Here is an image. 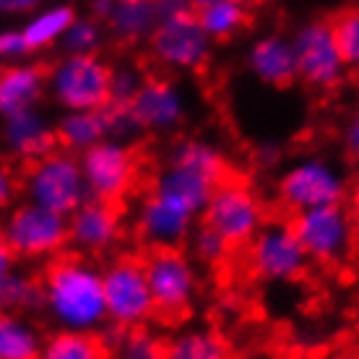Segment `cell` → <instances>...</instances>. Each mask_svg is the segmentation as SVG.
<instances>
[{"label": "cell", "mask_w": 359, "mask_h": 359, "mask_svg": "<svg viewBox=\"0 0 359 359\" xmlns=\"http://www.w3.org/2000/svg\"><path fill=\"white\" fill-rule=\"evenodd\" d=\"M216 185L175 164L156 172L151 188L138 198L133 208V232L151 248H182L188 243Z\"/></svg>", "instance_id": "1"}, {"label": "cell", "mask_w": 359, "mask_h": 359, "mask_svg": "<svg viewBox=\"0 0 359 359\" xmlns=\"http://www.w3.org/2000/svg\"><path fill=\"white\" fill-rule=\"evenodd\" d=\"M42 287V313L57 331L102 333L109 328L102 266L94 258L73 250L60 252L45 263L39 273Z\"/></svg>", "instance_id": "2"}, {"label": "cell", "mask_w": 359, "mask_h": 359, "mask_svg": "<svg viewBox=\"0 0 359 359\" xmlns=\"http://www.w3.org/2000/svg\"><path fill=\"white\" fill-rule=\"evenodd\" d=\"M144 271L159 320H182L196 307L201 273L185 248H151L144 255Z\"/></svg>", "instance_id": "3"}, {"label": "cell", "mask_w": 359, "mask_h": 359, "mask_svg": "<svg viewBox=\"0 0 359 359\" xmlns=\"http://www.w3.org/2000/svg\"><path fill=\"white\" fill-rule=\"evenodd\" d=\"M0 234L18 263H47L68 250V219L27 198L3 211Z\"/></svg>", "instance_id": "4"}, {"label": "cell", "mask_w": 359, "mask_h": 359, "mask_svg": "<svg viewBox=\"0 0 359 359\" xmlns=\"http://www.w3.org/2000/svg\"><path fill=\"white\" fill-rule=\"evenodd\" d=\"M269 222V206L261 193L243 177H224L208 196L201 224L222 234L229 248H245Z\"/></svg>", "instance_id": "5"}, {"label": "cell", "mask_w": 359, "mask_h": 359, "mask_svg": "<svg viewBox=\"0 0 359 359\" xmlns=\"http://www.w3.org/2000/svg\"><path fill=\"white\" fill-rule=\"evenodd\" d=\"M109 73L99 53H65L47 68V97L63 112L109 107Z\"/></svg>", "instance_id": "6"}, {"label": "cell", "mask_w": 359, "mask_h": 359, "mask_svg": "<svg viewBox=\"0 0 359 359\" xmlns=\"http://www.w3.org/2000/svg\"><path fill=\"white\" fill-rule=\"evenodd\" d=\"M21 193L27 201L65 219L89 198L81 162L65 149H55L42 159L27 164L21 175Z\"/></svg>", "instance_id": "7"}, {"label": "cell", "mask_w": 359, "mask_h": 359, "mask_svg": "<svg viewBox=\"0 0 359 359\" xmlns=\"http://www.w3.org/2000/svg\"><path fill=\"white\" fill-rule=\"evenodd\" d=\"M349 180L344 170L328 156H302L281 172L276 182V201L287 214H299L310 208L346 203Z\"/></svg>", "instance_id": "8"}, {"label": "cell", "mask_w": 359, "mask_h": 359, "mask_svg": "<svg viewBox=\"0 0 359 359\" xmlns=\"http://www.w3.org/2000/svg\"><path fill=\"white\" fill-rule=\"evenodd\" d=\"M102 289L112 331L149 325L156 318L141 255H115L102 266Z\"/></svg>", "instance_id": "9"}, {"label": "cell", "mask_w": 359, "mask_h": 359, "mask_svg": "<svg viewBox=\"0 0 359 359\" xmlns=\"http://www.w3.org/2000/svg\"><path fill=\"white\" fill-rule=\"evenodd\" d=\"M297 240L302 243L310 263L339 266L357 248L359 224L346 203L299 211L292 219Z\"/></svg>", "instance_id": "10"}, {"label": "cell", "mask_w": 359, "mask_h": 359, "mask_svg": "<svg viewBox=\"0 0 359 359\" xmlns=\"http://www.w3.org/2000/svg\"><path fill=\"white\" fill-rule=\"evenodd\" d=\"M297 81L313 91H333L346 81V63L333 36L331 18H310L292 32Z\"/></svg>", "instance_id": "11"}, {"label": "cell", "mask_w": 359, "mask_h": 359, "mask_svg": "<svg viewBox=\"0 0 359 359\" xmlns=\"http://www.w3.org/2000/svg\"><path fill=\"white\" fill-rule=\"evenodd\" d=\"M79 162L89 198L123 203L135 193L141 164L135 149L123 138H104L89 151L79 154Z\"/></svg>", "instance_id": "12"}, {"label": "cell", "mask_w": 359, "mask_h": 359, "mask_svg": "<svg viewBox=\"0 0 359 359\" xmlns=\"http://www.w3.org/2000/svg\"><path fill=\"white\" fill-rule=\"evenodd\" d=\"M245 266L269 284H289L305 276L310 258L297 240L292 222L269 219L261 232L245 245Z\"/></svg>", "instance_id": "13"}, {"label": "cell", "mask_w": 359, "mask_h": 359, "mask_svg": "<svg viewBox=\"0 0 359 359\" xmlns=\"http://www.w3.org/2000/svg\"><path fill=\"white\" fill-rule=\"evenodd\" d=\"M146 42L154 63L170 73H201L214 57V42L201 29L196 11L162 18Z\"/></svg>", "instance_id": "14"}, {"label": "cell", "mask_w": 359, "mask_h": 359, "mask_svg": "<svg viewBox=\"0 0 359 359\" xmlns=\"http://www.w3.org/2000/svg\"><path fill=\"white\" fill-rule=\"evenodd\" d=\"M128 234L126 214L120 203L86 198L68 216V250L86 258H104L123 245Z\"/></svg>", "instance_id": "15"}, {"label": "cell", "mask_w": 359, "mask_h": 359, "mask_svg": "<svg viewBox=\"0 0 359 359\" xmlns=\"http://www.w3.org/2000/svg\"><path fill=\"white\" fill-rule=\"evenodd\" d=\"M128 115L133 117L141 133L164 135L177 130L188 117L190 102L175 79L170 76H146L141 91L128 104Z\"/></svg>", "instance_id": "16"}, {"label": "cell", "mask_w": 359, "mask_h": 359, "mask_svg": "<svg viewBox=\"0 0 359 359\" xmlns=\"http://www.w3.org/2000/svg\"><path fill=\"white\" fill-rule=\"evenodd\" d=\"M0 149L18 164H32L57 149L55 120L45 109H24L0 120Z\"/></svg>", "instance_id": "17"}, {"label": "cell", "mask_w": 359, "mask_h": 359, "mask_svg": "<svg viewBox=\"0 0 359 359\" xmlns=\"http://www.w3.org/2000/svg\"><path fill=\"white\" fill-rule=\"evenodd\" d=\"M245 65L252 79L269 89H287L297 83V60L294 47L287 34H271L258 36L245 55Z\"/></svg>", "instance_id": "18"}, {"label": "cell", "mask_w": 359, "mask_h": 359, "mask_svg": "<svg viewBox=\"0 0 359 359\" xmlns=\"http://www.w3.org/2000/svg\"><path fill=\"white\" fill-rule=\"evenodd\" d=\"M47 97V68L32 60H8L0 68V120L39 107Z\"/></svg>", "instance_id": "19"}, {"label": "cell", "mask_w": 359, "mask_h": 359, "mask_svg": "<svg viewBox=\"0 0 359 359\" xmlns=\"http://www.w3.org/2000/svg\"><path fill=\"white\" fill-rule=\"evenodd\" d=\"M55 135H57V149H65L76 156L89 151L91 146L102 144L104 138H112L109 107L60 112V117L55 120Z\"/></svg>", "instance_id": "20"}, {"label": "cell", "mask_w": 359, "mask_h": 359, "mask_svg": "<svg viewBox=\"0 0 359 359\" xmlns=\"http://www.w3.org/2000/svg\"><path fill=\"white\" fill-rule=\"evenodd\" d=\"M167 164H175L180 170L193 172V175L208 180L214 185H219L224 177H229V159H226V154L214 141L201 138V135L177 138L170 146Z\"/></svg>", "instance_id": "21"}, {"label": "cell", "mask_w": 359, "mask_h": 359, "mask_svg": "<svg viewBox=\"0 0 359 359\" xmlns=\"http://www.w3.org/2000/svg\"><path fill=\"white\" fill-rule=\"evenodd\" d=\"M104 24L117 42H146L159 24L156 0H115V8Z\"/></svg>", "instance_id": "22"}, {"label": "cell", "mask_w": 359, "mask_h": 359, "mask_svg": "<svg viewBox=\"0 0 359 359\" xmlns=\"http://www.w3.org/2000/svg\"><path fill=\"white\" fill-rule=\"evenodd\" d=\"M76 11L68 3H50V6H39L32 11L21 27V34L27 39L32 53H45L50 47L63 42L65 32L73 24Z\"/></svg>", "instance_id": "23"}, {"label": "cell", "mask_w": 359, "mask_h": 359, "mask_svg": "<svg viewBox=\"0 0 359 359\" xmlns=\"http://www.w3.org/2000/svg\"><path fill=\"white\" fill-rule=\"evenodd\" d=\"M45 344L42 328L18 313H0V359H39Z\"/></svg>", "instance_id": "24"}, {"label": "cell", "mask_w": 359, "mask_h": 359, "mask_svg": "<svg viewBox=\"0 0 359 359\" xmlns=\"http://www.w3.org/2000/svg\"><path fill=\"white\" fill-rule=\"evenodd\" d=\"M164 359H229V344L211 328H180L164 341Z\"/></svg>", "instance_id": "25"}, {"label": "cell", "mask_w": 359, "mask_h": 359, "mask_svg": "<svg viewBox=\"0 0 359 359\" xmlns=\"http://www.w3.org/2000/svg\"><path fill=\"white\" fill-rule=\"evenodd\" d=\"M39 307H42L39 273H32L29 269L16 266L8 276H3V281H0V313L32 315Z\"/></svg>", "instance_id": "26"}, {"label": "cell", "mask_w": 359, "mask_h": 359, "mask_svg": "<svg viewBox=\"0 0 359 359\" xmlns=\"http://www.w3.org/2000/svg\"><path fill=\"white\" fill-rule=\"evenodd\" d=\"M107 344L99 333L83 331H57L45 336L39 359H107Z\"/></svg>", "instance_id": "27"}, {"label": "cell", "mask_w": 359, "mask_h": 359, "mask_svg": "<svg viewBox=\"0 0 359 359\" xmlns=\"http://www.w3.org/2000/svg\"><path fill=\"white\" fill-rule=\"evenodd\" d=\"M196 18L201 29L208 34L211 42H226L234 39L248 24V6L245 0H224L214 6H203L196 11Z\"/></svg>", "instance_id": "28"}, {"label": "cell", "mask_w": 359, "mask_h": 359, "mask_svg": "<svg viewBox=\"0 0 359 359\" xmlns=\"http://www.w3.org/2000/svg\"><path fill=\"white\" fill-rule=\"evenodd\" d=\"M117 336L107 344L112 359H164V339L151 325H135L126 331H115Z\"/></svg>", "instance_id": "29"}, {"label": "cell", "mask_w": 359, "mask_h": 359, "mask_svg": "<svg viewBox=\"0 0 359 359\" xmlns=\"http://www.w3.org/2000/svg\"><path fill=\"white\" fill-rule=\"evenodd\" d=\"M331 27L346 68L359 71V6H349V8L339 11L331 18Z\"/></svg>", "instance_id": "30"}, {"label": "cell", "mask_w": 359, "mask_h": 359, "mask_svg": "<svg viewBox=\"0 0 359 359\" xmlns=\"http://www.w3.org/2000/svg\"><path fill=\"white\" fill-rule=\"evenodd\" d=\"M185 245H188V252L193 255V261L201 263V266H222L232 255L229 243L206 224H198Z\"/></svg>", "instance_id": "31"}, {"label": "cell", "mask_w": 359, "mask_h": 359, "mask_svg": "<svg viewBox=\"0 0 359 359\" xmlns=\"http://www.w3.org/2000/svg\"><path fill=\"white\" fill-rule=\"evenodd\" d=\"M104 42V24L94 16H76L63 36L65 53H99Z\"/></svg>", "instance_id": "32"}, {"label": "cell", "mask_w": 359, "mask_h": 359, "mask_svg": "<svg viewBox=\"0 0 359 359\" xmlns=\"http://www.w3.org/2000/svg\"><path fill=\"white\" fill-rule=\"evenodd\" d=\"M146 73L135 65H112L109 73V107H128L141 91Z\"/></svg>", "instance_id": "33"}, {"label": "cell", "mask_w": 359, "mask_h": 359, "mask_svg": "<svg viewBox=\"0 0 359 359\" xmlns=\"http://www.w3.org/2000/svg\"><path fill=\"white\" fill-rule=\"evenodd\" d=\"M18 190H21V180L16 177V172L8 162L0 159V214L16 203Z\"/></svg>", "instance_id": "34"}, {"label": "cell", "mask_w": 359, "mask_h": 359, "mask_svg": "<svg viewBox=\"0 0 359 359\" xmlns=\"http://www.w3.org/2000/svg\"><path fill=\"white\" fill-rule=\"evenodd\" d=\"M341 149H344V156H346L354 167H359V109H354L349 115V120L344 123Z\"/></svg>", "instance_id": "35"}, {"label": "cell", "mask_w": 359, "mask_h": 359, "mask_svg": "<svg viewBox=\"0 0 359 359\" xmlns=\"http://www.w3.org/2000/svg\"><path fill=\"white\" fill-rule=\"evenodd\" d=\"M32 50H29L27 39L21 34V29H11L3 32V57L6 60H27Z\"/></svg>", "instance_id": "36"}, {"label": "cell", "mask_w": 359, "mask_h": 359, "mask_svg": "<svg viewBox=\"0 0 359 359\" xmlns=\"http://www.w3.org/2000/svg\"><path fill=\"white\" fill-rule=\"evenodd\" d=\"M42 6V0H0V16H27Z\"/></svg>", "instance_id": "37"}, {"label": "cell", "mask_w": 359, "mask_h": 359, "mask_svg": "<svg viewBox=\"0 0 359 359\" xmlns=\"http://www.w3.org/2000/svg\"><path fill=\"white\" fill-rule=\"evenodd\" d=\"M156 8H159V21H162V18L188 13L193 11V6H190V0H156Z\"/></svg>", "instance_id": "38"}, {"label": "cell", "mask_w": 359, "mask_h": 359, "mask_svg": "<svg viewBox=\"0 0 359 359\" xmlns=\"http://www.w3.org/2000/svg\"><path fill=\"white\" fill-rule=\"evenodd\" d=\"M16 266H18L16 255H13V250H11L8 243H6L3 234H0V281H3V276H8Z\"/></svg>", "instance_id": "39"}, {"label": "cell", "mask_w": 359, "mask_h": 359, "mask_svg": "<svg viewBox=\"0 0 359 359\" xmlns=\"http://www.w3.org/2000/svg\"><path fill=\"white\" fill-rule=\"evenodd\" d=\"M112 8H115V0H91V16L102 21V24L109 18Z\"/></svg>", "instance_id": "40"}, {"label": "cell", "mask_w": 359, "mask_h": 359, "mask_svg": "<svg viewBox=\"0 0 359 359\" xmlns=\"http://www.w3.org/2000/svg\"><path fill=\"white\" fill-rule=\"evenodd\" d=\"M349 208H351V214H354V219H357V224H359V180L349 188Z\"/></svg>", "instance_id": "41"}, {"label": "cell", "mask_w": 359, "mask_h": 359, "mask_svg": "<svg viewBox=\"0 0 359 359\" xmlns=\"http://www.w3.org/2000/svg\"><path fill=\"white\" fill-rule=\"evenodd\" d=\"M214 3H224V0H190V6H193V11L203 8V6H214Z\"/></svg>", "instance_id": "42"}, {"label": "cell", "mask_w": 359, "mask_h": 359, "mask_svg": "<svg viewBox=\"0 0 359 359\" xmlns=\"http://www.w3.org/2000/svg\"><path fill=\"white\" fill-rule=\"evenodd\" d=\"M323 359H354V357H349V354H328Z\"/></svg>", "instance_id": "43"}, {"label": "cell", "mask_w": 359, "mask_h": 359, "mask_svg": "<svg viewBox=\"0 0 359 359\" xmlns=\"http://www.w3.org/2000/svg\"><path fill=\"white\" fill-rule=\"evenodd\" d=\"M0 57H3V34H0Z\"/></svg>", "instance_id": "44"}, {"label": "cell", "mask_w": 359, "mask_h": 359, "mask_svg": "<svg viewBox=\"0 0 359 359\" xmlns=\"http://www.w3.org/2000/svg\"><path fill=\"white\" fill-rule=\"evenodd\" d=\"M354 359H359V357H354Z\"/></svg>", "instance_id": "45"}]
</instances>
